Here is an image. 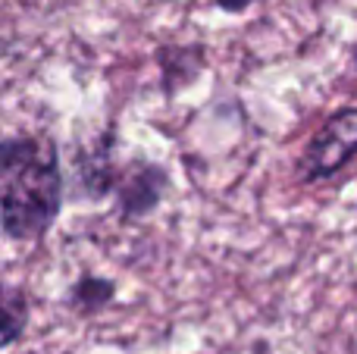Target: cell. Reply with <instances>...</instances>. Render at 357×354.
<instances>
[{
  "instance_id": "obj_5",
  "label": "cell",
  "mask_w": 357,
  "mask_h": 354,
  "mask_svg": "<svg viewBox=\"0 0 357 354\" xmlns=\"http://www.w3.org/2000/svg\"><path fill=\"white\" fill-rule=\"evenodd\" d=\"M157 69H160V91L163 98H178L188 91L207 69V47L197 41L188 44H160L154 54Z\"/></svg>"
},
{
  "instance_id": "obj_7",
  "label": "cell",
  "mask_w": 357,
  "mask_h": 354,
  "mask_svg": "<svg viewBox=\"0 0 357 354\" xmlns=\"http://www.w3.org/2000/svg\"><path fill=\"white\" fill-rule=\"evenodd\" d=\"M31 320V295L19 286H6L3 288V339H0V348L10 351L19 339L25 336Z\"/></svg>"
},
{
  "instance_id": "obj_2",
  "label": "cell",
  "mask_w": 357,
  "mask_h": 354,
  "mask_svg": "<svg viewBox=\"0 0 357 354\" xmlns=\"http://www.w3.org/2000/svg\"><path fill=\"white\" fill-rule=\"evenodd\" d=\"M357 157V104L339 107L320 123L295 163L301 185H320Z\"/></svg>"
},
{
  "instance_id": "obj_6",
  "label": "cell",
  "mask_w": 357,
  "mask_h": 354,
  "mask_svg": "<svg viewBox=\"0 0 357 354\" xmlns=\"http://www.w3.org/2000/svg\"><path fill=\"white\" fill-rule=\"evenodd\" d=\"M116 292H119V286L110 279V276H104V273H82L79 279H73L66 286L60 305L66 307L69 314H75V317L91 320V317H98L100 311H107V307L116 301Z\"/></svg>"
},
{
  "instance_id": "obj_4",
  "label": "cell",
  "mask_w": 357,
  "mask_h": 354,
  "mask_svg": "<svg viewBox=\"0 0 357 354\" xmlns=\"http://www.w3.org/2000/svg\"><path fill=\"white\" fill-rule=\"evenodd\" d=\"M73 167H75V182H73L75 198L88 201V204L110 198L116 192L119 167H123V160H116V129H107L91 144H79Z\"/></svg>"
},
{
  "instance_id": "obj_3",
  "label": "cell",
  "mask_w": 357,
  "mask_h": 354,
  "mask_svg": "<svg viewBox=\"0 0 357 354\" xmlns=\"http://www.w3.org/2000/svg\"><path fill=\"white\" fill-rule=\"evenodd\" d=\"M173 192V176L163 163L151 160V157L132 154L119 167V182H116V220L123 226H135L157 213Z\"/></svg>"
},
{
  "instance_id": "obj_1",
  "label": "cell",
  "mask_w": 357,
  "mask_h": 354,
  "mask_svg": "<svg viewBox=\"0 0 357 354\" xmlns=\"http://www.w3.org/2000/svg\"><path fill=\"white\" fill-rule=\"evenodd\" d=\"M66 201V173L54 138L35 132L0 144V226L6 242H44Z\"/></svg>"
},
{
  "instance_id": "obj_8",
  "label": "cell",
  "mask_w": 357,
  "mask_h": 354,
  "mask_svg": "<svg viewBox=\"0 0 357 354\" xmlns=\"http://www.w3.org/2000/svg\"><path fill=\"white\" fill-rule=\"evenodd\" d=\"M254 3H264V0H213V6L220 13H226V16H241V13H248Z\"/></svg>"
}]
</instances>
